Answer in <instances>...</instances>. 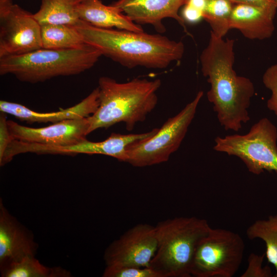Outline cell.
I'll use <instances>...</instances> for the list:
<instances>
[{
	"label": "cell",
	"instance_id": "4fadbf2b",
	"mask_svg": "<svg viewBox=\"0 0 277 277\" xmlns=\"http://www.w3.org/2000/svg\"><path fill=\"white\" fill-rule=\"evenodd\" d=\"M98 93L99 90L97 87L78 104L55 112H37L20 104L3 100L0 101V111L29 124H53L66 120L88 117L92 115L99 105Z\"/></svg>",
	"mask_w": 277,
	"mask_h": 277
},
{
	"label": "cell",
	"instance_id": "7c38bea8",
	"mask_svg": "<svg viewBox=\"0 0 277 277\" xmlns=\"http://www.w3.org/2000/svg\"><path fill=\"white\" fill-rule=\"evenodd\" d=\"M187 0H118L111 5L118 8L134 23L149 24L159 33L166 31L163 21L171 18L187 31L185 22L179 15V10Z\"/></svg>",
	"mask_w": 277,
	"mask_h": 277
},
{
	"label": "cell",
	"instance_id": "4316f807",
	"mask_svg": "<svg viewBox=\"0 0 277 277\" xmlns=\"http://www.w3.org/2000/svg\"><path fill=\"white\" fill-rule=\"evenodd\" d=\"M233 4L252 5L266 9L275 15L277 4L275 0H229Z\"/></svg>",
	"mask_w": 277,
	"mask_h": 277
},
{
	"label": "cell",
	"instance_id": "83f0119b",
	"mask_svg": "<svg viewBox=\"0 0 277 277\" xmlns=\"http://www.w3.org/2000/svg\"><path fill=\"white\" fill-rule=\"evenodd\" d=\"M206 0H187L186 4H189L193 7L204 11Z\"/></svg>",
	"mask_w": 277,
	"mask_h": 277
},
{
	"label": "cell",
	"instance_id": "f546056e",
	"mask_svg": "<svg viewBox=\"0 0 277 277\" xmlns=\"http://www.w3.org/2000/svg\"><path fill=\"white\" fill-rule=\"evenodd\" d=\"M275 2H276V4H277V0H275Z\"/></svg>",
	"mask_w": 277,
	"mask_h": 277
},
{
	"label": "cell",
	"instance_id": "44dd1931",
	"mask_svg": "<svg viewBox=\"0 0 277 277\" xmlns=\"http://www.w3.org/2000/svg\"><path fill=\"white\" fill-rule=\"evenodd\" d=\"M233 5L229 0H206L203 19L216 36L223 37L230 29V18Z\"/></svg>",
	"mask_w": 277,
	"mask_h": 277
},
{
	"label": "cell",
	"instance_id": "d4e9b609",
	"mask_svg": "<svg viewBox=\"0 0 277 277\" xmlns=\"http://www.w3.org/2000/svg\"><path fill=\"white\" fill-rule=\"evenodd\" d=\"M6 113L0 115V157H2L11 142L13 140L9 131Z\"/></svg>",
	"mask_w": 277,
	"mask_h": 277
},
{
	"label": "cell",
	"instance_id": "5bb4252c",
	"mask_svg": "<svg viewBox=\"0 0 277 277\" xmlns=\"http://www.w3.org/2000/svg\"><path fill=\"white\" fill-rule=\"evenodd\" d=\"M37 245L0 201V266L2 268L27 256H35Z\"/></svg>",
	"mask_w": 277,
	"mask_h": 277
},
{
	"label": "cell",
	"instance_id": "484cf974",
	"mask_svg": "<svg viewBox=\"0 0 277 277\" xmlns=\"http://www.w3.org/2000/svg\"><path fill=\"white\" fill-rule=\"evenodd\" d=\"M182 10V17L185 23L193 24L203 19V12L193 6L185 4Z\"/></svg>",
	"mask_w": 277,
	"mask_h": 277
},
{
	"label": "cell",
	"instance_id": "277c9868",
	"mask_svg": "<svg viewBox=\"0 0 277 277\" xmlns=\"http://www.w3.org/2000/svg\"><path fill=\"white\" fill-rule=\"evenodd\" d=\"M155 226L157 249L149 267L161 277H190L196 247L211 227L203 219L180 216Z\"/></svg>",
	"mask_w": 277,
	"mask_h": 277
},
{
	"label": "cell",
	"instance_id": "7a4b0ae2",
	"mask_svg": "<svg viewBox=\"0 0 277 277\" xmlns=\"http://www.w3.org/2000/svg\"><path fill=\"white\" fill-rule=\"evenodd\" d=\"M74 26L86 44L130 69L138 66L165 69L171 63L180 60L184 53L182 42L160 34L100 28L82 20Z\"/></svg>",
	"mask_w": 277,
	"mask_h": 277
},
{
	"label": "cell",
	"instance_id": "5b68a950",
	"mask_svg": "<svg viewBox=\"0 0 277 277\" xmlns=\"http://www.w3.org/2000/svg\"><path fill=\"white\" fill-rule=\"evenodd\" d=\"M102 55L87 44L76 49L41 48L0 58V75L12 74L21 82L32 84L44 82L84 72L93 67Z\"/></svg>",
	"mask_w": 277,
	"mask_h": 277
},
{
	"label": "cell",
	"instance_id": "d6986e66",
	"mask_svg": "<svg viewBox=\"0 0 277 277\" xmlns=\"http://www.w3.org/2000/svg\"><path fill=\"white\" fill-rule=\"evenodd\" d=\"M3 277H63L69 276L68 271L61 267H47L35 258L27 256L17 262L1 268Z\"/></svg>",
	"mask_w": 277,
	"mask_h": 277
},
{
	"label": "cell",
	"instance_id": "e0dca14e",
	"mask_svg": "<svg viewBox=\"0 0 277 277\" xmlns=\"http://www.w3.org/2000/svg\"><path fill=\"white\" fill-rule=\"evenodd\" d=\"M82 0H42L39 10L33 14L40 25L75 26L81 20L77 8Z\"/></svg>",
	"mask_w": 277,
	"mask_h": 277
},
{
	"label": "cell",
	"instance_id": "6da1fadb",
	"mask_svg": "<svg viewBox=\"0 0 277 277\" xmlns=\"http://www.w3.org/2000/svg\"><path fill=\"white\" fill-rule=\"evenodd\" d=\"M234 41L226 40L210 32L200 59L203 75L210 84L207 93L218 121L224 129L239 131L249 120L248 108L254 94L251 80L239 76L233 69Z\"/></svg>",
	"mask_w": 277,
	"mask_h": 277
},
{
	"label": "cell",
	"instance_id": "ac0fdd59",
	"mask_svg": "<svg viewBox=\"0 0 277 277\" xmlns=\"http://www.w3.org/2000/svg\"><path fill=\"white\" fill-rule=\"evenodd\" d=\"M42 48L53 50L80 49L85 47L81 33L74 26L41 25Z\"/></svg>",
	"mask_w": 277,
	"mask_h": 277
},
{
	"label": "cell",
	"instance_id": "9c48e42d",
	"mask_svg": "<svg viewBox=\"0 0 277 277\" xmlns=\"http://www.w3.org/2000/svg\"><path fill=\"white\" fill-rule=\"evenodd\" d=\"M42 48L41 25L11 0L0 3V58Z\"/></svg>",
	"mask_w": 277,
	"mask_h": 277
},
{
	"label": "cell",
	"instance_id": "52a82bcc",
	"mask_svg": "<svg viewBox=\"0 0 277 277\" xmlns=\"http://www.w3.org/2000/svg\"><path fill=\"white\" fill-rule=\"evenodd\" d=\"M200 91L194 98L176 115L169 118L152 136L130 145L126 160L134 167H144L166 162L183 141L203 96Z\"/></svg>",
	"mask_w": 277,
	"mask_h": 277
},
{
	"label": "cell",
	"instance_id": "ba28073f",
	"mask_svg": "<svg viewBox=\"0 0 277 277\" xmlns=\"http://www.w3.org/2000/svg\"><path fill=\"white\" fill-rule=\"evenodd\" d=\"M244 250V242L238 233L211 228L196 247L191 276L232 277L240 267Z\"/></svg>",
	"mask_w": 277,
	"mask_h": 277
},
{
	"label": "cell",
	"instance_id": "8fae6325",
	"mask_svg": "<svg viewBox=\"0 0 277 277\" xmlns=\"http://www.w3.org/2000/svg\"><path fill=\"white\" fill-rule=\"evenodd\" d=\"M13 140L50 146H69L87 140L89 124L87 117L66 120L41 128H32L7 120Z\"/></svg>",
	"mask_w": 277,
	"mask_h": 277
},
{
	"label": "cell",
	"instance_id": "ffe728a7",
	"mask_svg": "<svg viewBox=\"0 0 277 277\" xmlns=\"http://www.w3.org/2000/svg\"><path fill=\"white\" fill-rule=\"evenodd\" d=\"M246 234L250 240L260 239L265 242V256L275 268L273 276L277 277V214L255 221L248 227Z\"/></svg>",
	"mask_w": 277,
	"mask_h": 277
},
{
	"label": "cell",
	"instance_id": "f1b7e54d",
	"mask_svg": "<svg viewBox=\"0 0 277 277\" xmlns=\"http://www.w3.org/2000/svg\"><path fill=\"white\" fill-rule=\"evenodd\" d=\"M7 1H9V0H0V3L5 2Z\"/></svg>",
	"mask_w": 277,
	"mask_h": 277
},
{
	"label": "cell",
	"instance_id": "603a6c76",
	"mask_svg": "<svg viewBox=\"0 0 277 277\" xmlns=\"http://www.w3.org/2000/svg\"><path fill=\"white\" fill-rule=\"evenodd\" d=\"M265 254L251 253L248 258V266L242 277H270L272 273L268 266H263Z\"/></svg>",
	"mask_w": 277,
	"mask_h": 277
},
{
	"label": "cell",
	"instance_id": "30bf717a",
	"mask_svg": "<svg viewBox=\"0 0 277 277\" xmlns=\"http://www.w3.org/2000/svg\"><path fill=\"white\" fill-rule=\"evenodd\" d=\"M157 249L155 226L139 224L108 246L104 259L107 266L149 267Z\"/></svg>",
	"mask_w": 277,
	"mask_h": 277
},
{
	"label": "cell",
	"instance_id": "cb8c5ba5",
	"mask_svg": "<svg viewBox=\"0 0 277 277\" xmlns=\"http://www.w3.org/2000/svg\"><path fill=\"white\" fill-rule=\"evenodd\" d=\"M265 86L271 92L267 102V108L277 116V63L268 68L262 77Z\"/></svg>",
	"mask_w": 277,
	"mask_h": 277
},
{
	"label": "cell",
	"instance_id": "8992f818",
	"mask_svg": "<svg viewBox=\"0 0 277 277\" xmlns=\"http://www.w3.org/2000/svg\"><path fill=\"white\" fill-rule=\"evenodd\" d=\"M214 141V150L239 157L254 174L265 170L277 172V129L266 117L246 134L217 136Z\"/></svg>",
	"mask_w": 277,
	"mask_h": 277
},
{
	"label": "cell",
	"instance_id": "2e32d148",
	"mask_svg": "<svg viewBox=\"0 0 277 277\" xmlns=\"http://www.w3.org/2000/svg\"><path fill=\"white\" fill-rule=\"evenodd\" d=\"M81 20L100 28L143 32L141 25L134 23L118 8L106 6L101 0H82L77 8Z\"/></svg>",
	"mask_w": 277,
	"mask_h": 277
},
{
	"label": "cell",
	"instance_id": "9a60e30c",
	"mask_svg": "<svg viewBox=\"0 0 277 277\" xmlns=\"http://www.w3.org/2000/svg\"><path fill=\"white\" fill-rule=\"evenodd\" d=\"M275 15L264 8L243 4H234L230 28L239 30L246 38L263 40L274 31Z\"/></svg>",
	"mask_w": 277,
	"mask_h": 277
},
{
	"label": "cell",
	"instance_id": "7402d4cb",
	"mask_svg": "<svg viewBox=\"0 0 277 277\" xmlns=\"http://www.w3.org/2000/svg\"><path fill=\"white\" fill-rule=\"evenodd\" d=\"M104 277H161L150 267L133 266H106Z\"/></svg>",
	"mask_w": 277,
	"mask_h": 277
},
{
	"label": "cell",
	"instance_id": "3957f363",
	"mask_svg": "<svg viewBox=\"0 0 277 277\" xmlns=\"http://www.w3.org/2000/svg\"><path fill=\"white\" fill-rule=\"evenodd\" d=\"M161 85L160 79L135 78L119 83L109 77H100L97 87L99 105L95 113L87 117L89 134L120 123H124L127 130L131 131L156 107V92Z\"/></svg>",
	"mask_w": 277,
	"mask_h": 277
}]
</instances>
